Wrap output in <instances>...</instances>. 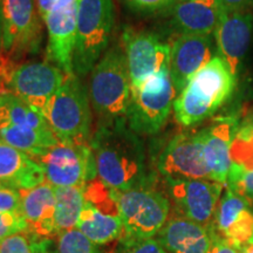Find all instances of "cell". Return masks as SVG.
Here are the masks:
<instances>
[{
  "mask_svg": "<svg viewBox=\"0 0 253 253\" xmlns=\"http://www.w3.org/2000/svg\"><path fill=\"white\" fill-rule=\"evenodd\" d=\"M181 1H191V0H181Z\"/></svg>",
  "mask_w": 253,
  "mask_h": 253,
  "instance_id": "42",
  "label": "cell"
},
{
  "mask_svg": "<svg viewBox=\"0 0 253 253\" xmlns=\"http://www.w3.org/2000/svg\"><path fill=\"white\" fill-rule=\"evenodd\" d=\"M121 253H168L157 238L126 243Z\"/></svg>",
  "mask_w": 253,
  "mask_h": 253,
  "instance_id": "34",
  "label": "cell"
},
{
  "mask_svg": "<svg viewBox=\"0 0 253 253\" xmlns=\"http://www.w3.org/2000/svg\"><path fill=\"white\" fill-rule=\"evenodd\" d=\"M123 4L131 11L140 13H154L171 7L175 0H122Z\"/></svg>",
  "mask_w": 253,
  "mask_h": 253,
  "instance_id": "33",
  "label": "cell"
},
{
  "mask_svg": "<svg viewBox=\"0 0 253 253\" xmlns=\"http://www.w3.org/2000/svg\"><path fill=\"white\" fill-rule=\"evenodd\" d=\"M212 58L211 36L181 34L177 38L170 54V75L177 93Z\"/></svg>",
  "mask_w": 253,
  "mask_h": 253,
  "instance_id": "17",
  "label": "cell"
},
{
  "mask_svg": "<svg viewBox=\"0 0 253 253\" xmlns=\"http://www.w3.org/2000/svg\"><path fill=\"white\" fill-rule=\"evenodd\" d=\"M97 177L116 191L143 186L144 150L126 118L99 123L90 141Z\"/></svg>",
  "mask_w": 253,
  "mask_h": 253,
  "instance_id": "1",
  "label": "cell"
},
{
  "mask_svg": "<svg viewBox=\"0 0 253 253\" xmlns=\"http://www.w3.org/2000/svg\"><path fill=\"white\" fill-rule=\"evenodd\" d=\"M0 63H1V60H0Z\"/></svg>",
  "mask_w": 253,
  "mask_h": 253,
  "instance_id": "43",
  "label": "cell"
},
{
  "mask_svg": "<svg viewBox=\"0 0 253 253\" xmlns=\"http://www.w3.org/2000/svg\"><path fill=\"white\" fill-rule=\"evenodd\" d=\"M226 186L244 198L249 204H253V170H244L232 164Z\"/></svg>",
  "mask_w": 253,
  "mask_h": 253,
  "instance_id": "30",
  "label": "cell"
},
{
  "mask_svg": "<svg viewBox=\"0 0 253 253\" xmlns=\"http://www.w3.org/2000/svg\"><path fill=\"white\" fill-rule=\"evenodd\" d=\"M4 186H7V185H6L5 183H2L1 181H0V189H1V188H4Z\"/></svg>",
  "mask_w": 253,
  "mask_h": 253,
  "instance_id": "40",
  "label": "cell"
},
{
  "mask_svg": "<svg viewBox=\"0 0 253 253\" xmlns=\"http://www.w3.org/2000/svg\"><path fill=\"white\" fill-rule=\"evenodd\" d=\"M232 164L244 170H253V119L238 126L232 145Z\"/></svg>",
  "mask_w": 253,
  "mask_h": 253,
  "instance_id": "27",
  "label": "cell"
},
{
  "mask_svg": "<svg viewBox=\"0 0 253 253\" xmlns=\"http://www.w3.org/2000/svg\"><path fill=\"white\" fill-rule=\"evenodd\" d=\"M213 33L219 56L236 77L251 45L253 13L249 9L230 11L223 5L219 21Z\"/></svg>",
  "mask_w": 253,
  "mask_h": 253,
  "instance_id": "15",
  "label": "cell"
},
{
  "mask_svg": "<svg viewBox=\"0 0 253 253\" xmlns=\"http://www.w3.org/2000/svg\"><path fill=\"white\" fill-rule=\"evenodd\" d=\"M223 4L220 0H191L171 6L172 24L182 34L211 36L216 30Z\"/></svg>",
  "mask_w": 253,
  "mask_h": 253,
  "instance_id": "22",
  "label": "cell"
},
{
  "mask_svg": "<svg viewBox=\"0 0 253 253\" xmlns=\"http://www.w3.org/2000/svg\"><path fill=\"white\" fill-rule=\"evenodd\" d=\"M209 253H240L238 249L232 246L229 243L221 239L219 236L212 231V245H211L210 252Z\"/></svg>",
  "mask_w": 253,
  "mask_h": 253,
  "instance_id": "35",
  "label": "cell"
},
{
  "mask_svg": "<svg viewBox=\"0 0 253 253\" xmlns=\"http://www.w3.org/2000/svg\"><path fill=\"white\" fill-rule=\"evenodd\" d=\"M43 116L60 142L90 143L89 95L74 73L65 74L61 86L50 99Z\"/></svg>",
  "mask_w": 253,
  "mask_h": 253,
  "instance_id": "4",
  "label": "cell"
},
{
  "mask_svg": "<svg viewBox=\"0 0 253 253\" xmlns=\"http://www.w3.org/2000/svg\"><path fill=\"white\" fill-rule=\"evenodd\" d=\"M21 213L28 224V233L45 239L55 232V189L43 182L20 190Z\"/></svg>",
  "mask_w": 253,
  "mask_h": 253,
  "instance_id": "19",
  "label": "cell"
},
{
  "mask_svg": "<svg viewBox=\"0 0 253 253\" xmlns=\"http://www.w3.org/2000/svg\"><path fill=\"white\" fill-rule=\"evenodd\" d=\"M43 249V239L28 232H19L0 240V253H40Z\"/></svg>",
  "mask_w": 253,
  "mask_h": 253,
  "instance_id": "29",
  "label": "cell"
},
{
  "mask_svg": "<svg viewBox=\"0 0 253 253\" xmlns=\"http://www.w3.org/2000/svg\"><path fill=\"white\" fill-rule=\"evenodd\" d=\"M238 123L233 118L217 120L212 126L203 129L204 158L211 179L226 185L227 177L232 166L231 145Z\"/></svg>",
  "mask_w": 253,
  "mask_h": 253,
  "instance_id": "18",
  "label": "cell"
},
{
  "mask_svg": "<svg viewBox=\"0 0 253 253\" xmlns=\"http://www.w3.org/2000/svg\"><path fill=\"white\" fill-rule=\"evenodd\" d=\"M8 126L48 128L42 114L13 94L0 95V129Z\"/></svg>",
  "mask_w": 253,
  "mask_h": 253,
  "instance_id": "25",
  "label": "cell"
},
{
  "mask_svg": "<svg viewBox=\"0 0 253 253\" xmlns=\"http://www.w3.org/2000/svg\"><path fill=\"white\" fill-rule=\"evenodd\" d=\"M157 240L168 253H209L212 229L182 216L171 218L158 232Z\"/></svg>",
  "mask_w": 253,
  "mask_h": 253,
  "instance_id": "20",
  "label": "cell"
},
{
  "mask_svg": "<svg viewBox=\"0 0 253 253\" xmlns=\"http://www.w3.org/2000/svg\"><path fill=\"white\" fill-rule=\"evenodd\" d=\"M224 7L230 11H246L252 5L253 0H220Z\"/></svg>",
  "mask_w": 253,
  "mask_h": 253,
  "instance_id": "36",
  "label": "cell"
},
{
  "mask_svg": "<svg viewBox=\"0 0 253 253\" xmlns=\"http://www.w3.org/2000/svg\"><path fill=\"white\" fill-rule=\"evenodd\" d=\"M157 168L167 179H211L204 158V134L176 135L158 157Z\"/></svg>",
  "mask_w": 253,
  "mask_h": 253,
  "instance_id": "10",
  "label": "cell"
},
{
  "mask_svg": "<svg viewBox=\"0 0 253 253\" xmlns=\"http://www.w3.org/2000/svg\"><path fill=\"white\" fill-rule=\"evenodd\" d=\"M0 138L15 149L36 158L59 143L52 128L8 126L0 129Z\"/></svg>",
  "mask_w": 253,
  "mask_h": 253,
  "instance_id": "24",
  "label": "cell"
},
{
  "mask_svg": "<svg viewBox=\"0 0 253 253\" xmlns=\"http://www.w3.org/2000/svg\"><path fill=\"white\" fill-rule=\"evenodd\" d=\"M169 192L182 217L212 227L224 185L210 179H167Z\"/></svg>",
  "mask_w": 253,
  "mask_h": 253,
  "instance_id": "13",
  "label": "cell"
},
{
  "mask_svg": "<svg viewBox=\"0 0 253 253\" xmlns=\"http://www.w3.org/2000/svg\"><path fill=\"white\" fill-rule=\"evenodd\" d=\"M55 189V232L56 235L75 229L84 207V188L66 186Z\"/></svg>",
  "mask_w": 253,
  "mask_h": 253,
  "instance_id": "26",
  "label": "cell"
},
{
  "mask_svg": "<svg viewBox=\"0 0 253 253\" xmlns=\"http://www.w3.org/2000/svg\"><path fill=\"white\" fill-rule=\"evenodd\" d=\"M42 167L46 182L54 188L82 186L97 176L91 144L60 142L34 158Z\"/></svg>",
  "mask_w": 253,
  "mask_h": 253,
  "instance_id": "8",
  "label": "cell"
},
{
  "mask_svg": "<svg viewBox=\"0 0 253 253\" xmlns=\"http://www.w3.org/2000/svg\"><path fill=\"white\" fill-rule=\"evenodd\" d=\"M79 0H58L45 18L48 32L47 54L56 67L69 74L73 71L78 31Z\"/></svg>",
  "mask_w": 253,
  "mask_h": 253,
  "instance_id": "14",
  "label": "cell"
},
{
  "mask_svg": "<svg viewBox=\"0 0 253 253\" xmlns=\"http://www.w3.org/2000/svg\"><path fill=\"white\" fill-rule=\"evenodd\" d=\"M0 50H2V0H0Z\"/></svg>",
  "mask_w": 253,
  "mask_h": 253,
  "instance_id": "38",
  "label": "cell"
},
{
  "mask_svg": "<svg viewBox=\"0 0 253 253\" xmlns=\"http://www.w3.org/2000/svg\"><path fill=\"white\" fill-rule=\"evenodd\" d=\"M41 20L37 0H2V50L14 55L36 50Z\"/></svg>",
  "mask_w": 253,
  "mask_h": 253,
  "instance_id": "12",
  "label": "cell"
},
{
  "mask_svg": "<svg viewBox=\"0 0 253 253\" xmlns=\"http://www.w3.org/2000/svg\"><path fill=\"white\" fill-rule=\"evenodd\" d=\"M115 196L125 244L155 238L167 224L170 201L156 190L138 186L125 191L115 190Z\"/></svg>",
  "mask_w": 253,
  "mask_h": 253,
  "instance_id": "6",
  "label": "cell"
},
{
  "mask_svg": "<svg viewBox=\"0 0 253 253\" xmlns=\"http://www.w3.org/2000/svg\"><path fill=\"white\" fill-rule=\"evenodd\" d=\"M0 181L24 190L46 182L42 167L30 155L15 149L0 138Z\"/></svg>",
  "mask_w": 253,
  "mask_h": 253,
  "instance_id": "21",
  "label": "cell"
},
{
  "mask_svg": "<svg viewBox=\"0 0 253 253\" xmlns=\"http://www.w3.org/2000/svg\"><path fill=\"white\" fill-rule=\"evenodd\" d=\"M131 84L122 47L114 46L91 71L89 97L99 123L126 118Z\"/></svg>",
  "mask_w": 253,
  "mask_h": 253,
  "instance_id": "3",
  "label": "cell"
},
{
  "mask_svg": "<svg viewBox=\"0 0 253 253\" xmlns=\"http://www.w3.org/2000/svg\"><path fill=\"white\" fill-rule=\"evenodd\" d=\"M176 93L170 68L157 73L140 87L131 88L126 115L129 128L144 135L160 131L173 108Z\"/></svg>",
  "mask_w": 253,
  "mask_h": 253,
  "instance_id": "7",
  "label": "cell"
},
{
  "mask_svg": "<svg viewBox=\"0 0 253 253\" xmlns=\"http://www.w3.org/2000/svg\"><path fill=\"white\" fill-rule=\"evenodd\" d=\"M115 23L113 0H79L73 71L86 77L107 49Z\"/></svg>",
  "mask_w": 253,
  "mask_h": 253,
  "instance_id": "5",
  "label": "cell"
},
{
  "mask_svg": "<svg viewBox=\"0 0 253 253\" xmlns=\"http://www.w3.org/2000/svg\"><path fill=\"white\" fill-rule=\"evenodd\" d=\"M131 88L140 87L148 79L170 68L171 47L153 33L126 28L122 36Z\"/></svg>",
  "mask_w": 253,
  "mask_h": 253,
  "instance_id": "11",
  "label": "cell"
},
{
  "mask_svg": "<svg viewBox=\"0 0 253 253\" xmlns=\"http://www.w3.org/2000/svg\"><path fill=\"white\" fill-rule=\"evenodd\" d=\"M66 73L48 62H30L12 67L7 89L43 115Z\"/></svg>",
  "mask_w": 253,
  "mask_h": 253,
  "instance_id": "9",
  "label": "cell"
},
{
  "mask_svg": "<svg viewBox=\"0 0 253 253\" xmlns=\"http://www.w3.org/2000/svg\"><path fill=\"white\" fill-rule=\"evenodd\" d=\"M40 253H48V252H47V251H45V249H43V250H42V251H41Z\"/></svg>",
  "mask_w": 253,
  "mask_h": 253,
  "instance_id": "41",
  "label": "cell"
},
{
  "mask_svg": "<svg viewBox=\"0 0 253 253\" xmlns=\"http://www.w3.org/2000/svg\"><path fill=\"white\" fill-rule=\"evenodd\" d=\"M77 229L95 245H103L122 238L123 223L120 216L104 213L84 202Z\"/></svg>",
  "mask_w": 253,
  "mask_h": 253,
  "instance_id": "23",
  "label": "cell"
},
{
  "mask_svg": "<svg viewBox=\"0 0 253 253\" xmlns=\"http://www.w3.org/2000/svg\"><path fill=\"white\" fill-rule=\"evenodd\" d=\"M0 212L23 214L20 190L11 186H4L0 189Z\"/></svg>",
  "mask_w": 253,
  "mask_h": 253,
  "instance_id": "32",
  "label": "cell"
},
{
  "mask_svg": "<svg viewBox=\"0 0 253 253\" xmlns=\"http://www.w3.org/2000/svg\"><path fill=\"white\" fill-rule=\"evenodd\" d=\"M56 2L58 0H37L38 9H39V14L42 20H45V18L49 14Z\"/></svg>",
  "mask_w": 253,
  "mask_h": 253,
  "instance_id": "37",
  "label": "cell"
},
{
  "mask_svg": "<svg viewBox=\"0 0 253 253\" xmlns=\"http://www.w3.org/2000/svg\"><path fill=\"white\" fill-rule=\"evenodd\" d=\"M19 232H28V224L23 214L0 212V240Z\"/></svg>",
  "mask_w": 253,
  "mask_h": 253,
  "instance_id": "31",
  "label": "cell"
},
{
  "mask_svg": "<svg viewBox=\"0 0 253 253\" xmlns=\"http://www.w3.org/2000/svg\"><path fill=\"white\" fill-rule=\"evenodd\" d=\"M212 231L236 249L253 243V212L244 198L226 186L218 203Z\"/></svg>",
  "mask_w": 253,
  "mask_h": 253,
  "instance_id": "16",
  "label": "cell"
},
{
  "mask_svg": "<svg viewBox=\"0 0 253 253\" xmlns=\"http://www.w3.org/2000/svg\"><path fill=\"white\" fill-rule=\"evenodd\" d=\"M56 248L58 253H100L97 245L90 242L81 231L75 229L59 233Z\"/></svg>",
  "mask_w": 253,
  "mask_h": 253,
  "instance_id": "28",
  "label": "cell"
},
{
  "mask_svg": "<svg viewBox=\"0 0 253 253\" xmlns=\"http://www.w3.org/2000/svg\"><path fill=\"white\" fill-rule=\"evenodd\" d=\"M239 252L240 253H253V243H252V244H250V245L244 246L243 249H240Z\"/></svg>",
  "mask_w": 253,
  "mask_h": 253,
  "instance_id": "39",
  "label": "cell"
},
{
  "mask_svg": "<svg viewBox=\"0 0 253 253\" xmlns=\"http://www.w3.org/2000/svg\"><path fill=\"white\" fill-rule=\"evenodd\" d=\"M235 75L220 56H213L190 80L173 102L179 125L190 126L216 113L235 88Z\"/></svg>",
  "mask_w": 253,
  "mask_h": 253,
  "instance_id": "2",
  "label": "cell"
}]
</instances>
